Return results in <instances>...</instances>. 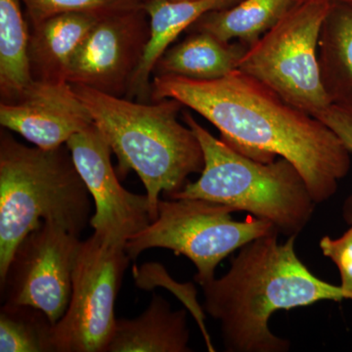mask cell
Listing matches in <instances>:
<instances>
[{"mask_svg": "<svg viewBox=\"0 0 352 352\" xmlns=\"http://www.w3.org/2000/svg\"><path fill=\"white\" fill-rule=\"evenodd\" d=\"M164 98L200 113L245 156L265 163L288 160L316 204L330 200L351 170V153L332 129L239 69L212 80L154 76L151 101Z\"/></svg>", "mask_w": 352, "mask_h": 352, "instance_id": "6da1fadb", "label": "cell"}, {"mask_svg": "<svg viewBox=\"0 0 352 352\" xmlns=\"http://www.w3.org/2000/svg\"><path fill=\"white\" fill-rule=\"evenodd\" d=\"M276 228L241 248L226 274L201 286L204 310L220 323L228 352H287L291 342L271 332L279 310L323 300H352L337 285L312 274L296 252L298 236L278 241Z\"/></svg>", "mask_w": 352, "mask_h": 352, "instance_id": "7a4b0ae2", "label": "cell"}, {"mask_svg": "<svg viewBox=\"0 0 352 352\" xmlns=\"http://www.w3.org/2000/svg\"><path fill=\"white\" fill-rule=\"evenodd\" d=\"M73 87L117 157L118 176L126 177L134 170L140 177L154 221L161 194L168 198L182 191L188 176L201 173L205 166L200 141L178 120L184 106L173 98L133 102L91 88Z\"/></svg>", "mask_w": 352, "mask_h": 352, "instance_id": "3957f363", "label": "cell"}, {"mask_svg": "<svg viewBox=\"0 0 352 352\" xmlns=\"http://www.w3.org/2000/svg\"><path fill=\"white\" fill-rule=\"evenodd\" d=\"M89 192L66 144L41 149L0 131V280L23 239L43 222L80 237L91 219Z\"/></svg>", "mask_w": 352, "mask_h": 352, "instance_id": "277c9868", "label": "cell"}, {"mask_svg": "<svg viewBox=\"0 0 352 352\" xmlns=\"http://www.w3.org/2000/svg\"><path fill=\"white\" fill-rule=\"evenodd\" d=\"M183 120L203 148L201 176L166 199H201L244 210L271 222L285 237L298 236L316 205L305 178L288 160L256 161L215 138L191 113Z\"/></svg>", "mask_w": 352, "mask_h": 352, "instance_id": "5b68a950", "label": "cell"}, {"mask_svg": "<svg viewBox=\"0 0 352 352\" xmlns=\"http://www.w3.org/2000/svg\"><path fill=\"white\" fill-rule=\"evenodd\" d=\"M235 212L201 199L160 200L157 219L127 241L126 251L135 259L153 248L171 250L194 263V279L204 286L214 279L215 270L229 254L276 228L251 214L243 221L234 220Z\"/></svg>", "mask_w": 352, "mask_h": 352, "instance_id": "8992f818", "label": "cell"}, {"mask_svg": "<svg viewBox=\"0 0 352 352\" xmlns=\"http://www.w3.org/2000/svg\"><path fill=\"white\" fill-rule=\"evenodd\" d=\"M331 4L296 3L248 48L238 66L287 103L314 118L332 105L322 82L318 58L321 30Z\"/></svg>", "mask_w": 352, "mask_h": 352, "instance_id": "52a82bcc", "label": "cell"}, {"mask_svg": "<svg viewBox=\"0 0 352 352\" xmlns=\"http://www.w3.org/2000/svg\"><path fill=\"white\" fill-rule=\"evenodd\" d=\"M131 261L126 245L95 234L82 241L71 300L53 329L54 352H107L117 324L116 300Z\"/></svg>", "mask_w": 352, "mask_h": 352, "instance_id": "ba28073f", "label": "cell"}, {"mask_svg": "<svg viewBox=\"0 0 352 352\" xmlns=\"http://www.w3.org/2000/svg\"><path fill=\"white\" fill-rule=\"evenodd\" d=\"M80 244L63 227L43 222L18 245L0 280L3 303L38 308L55 325L71 300Z\"/></svg>", "mask_w": 352, "mask_h": 352, "instance_id": "9c48e42d", "label": "cell"}, {"mask_svg": "<svg viewBox=\"0 0 352 352\" xmlns=\"http://www.w3.org/2000/svg\"><path fill=\"white\" fill-rule=\"evenodd\" d=\"M149 39L150 20L144 4L104 16L76 51L68 82L126 97Z\"/></svg>", "mask_w": 352, "mask_h": 352, "instance_id": "30bf717a", "label": "cell"}, {"mask_svg": "<svg viewBox=\"0 0 352 352\" xmlns=\"http://www.w3.org/2000/svg\"><path fill=\"white\" fill-rule=\"evenodd\" d=\"M66 145L94 201L89 222L94 234L111 244L126 245L153 221L147 195L131 193L120 184L111 161L112 149L94 122Z\"/></svg>", "mask_w": 352, "mask_h": 352, "instance_id": "8fae6325", "label": "cell"}, {"mask_svg": "<svg viewBox=\"0 0 352 352\" xmlns=\"http://www.w3.org/2000/svg\"><path fill=\"white\" fill-rule=\"evenodd\" d=\"M0 124L41 149H55L94 124L85 104L67 82L32 83L19 101L0 103Z\"/></svg>", "mask_w": 352, "mask_h": 352, "instance_id": "7c38bea8", "label": "cell"}, {"mask_svg": "<svg viewBox=\"0 0 352 352\" xmlns=\"http://www.w3.org/2000/svg\"><path fill=\"white\" fill-rule=\"evenodd\" d=\"M241 0H147L144 8L150 20V39L144 56L132 78L126 98L139 102L151 101L153 71L157 60L182 32L210 11L235 6Z\"/></svg>", "mask_w": 352, "mask_h": 352, "instance_id": "4fadbf2b", "label": "cell"}, {"mask_svg": "<svg viewBox=\"0 0 352 352\" xmlns=\"http://www.w3.org/2000/svg\"><path fill=\"white\" fill-rule=\"evenodd\" d=\"M100 18L94 14L64 13L30 27L29 56L34 80L68 82L72 60Z\"/></svg>", "mask_w": 352, "mask_h": 352, "instance_id": "5bb4252c", "label": "cell"}, {"mask_svg": "<svg viewBox=\"0 0 352 352\" xmlns=\"http://www.w3.org/2000/svg\"><path fill=\"white\" fill-rule=\"evenodd\" d=\"M187 309L173 311L163 296L133 319H117L107 352H190Z\"/></svg>", "mask_w": 352, "mask_h": 352, "instance_id": "9a60e30c", "label": "cell"}, {"mask_svg": "<svg viewBox=\"0 0 352 352\" xmlns=\"http://www.w3.org/2000/svg\"><path fill=\"white\" fill-rule=\"evenodd\" d=\"M190 34L162 55L152 78L168 75L199 80H217L238 69L249 48L240 41L226 43L208 32L191 31Z\"/></svg>", "mask_w": 352, "mask_h": 352, "instance_id": "2e32d148", "label": "cell"}, {"mask_svg": "<svg viewBox=\"0 0 352 352\" xmlns=\"http://www.w3.org/2000/svg\"><path fill=\"white\" fill-rule=\"evenodd\" d=\"M318 58L331 104L352 116V6L331 4L321 30Z\"/></svg>", "mask_w": 352, "mask_h": 352, "instance_id": "e0dca14e", "label": "cell"}, {"mask_svg": "<svg viewBox=\"0 0 352 352\" xmlns=\"http://www.w3.org/2000/svg\"><path fill=\"white\" fill-rule=\"evenodd\" d=\"M294 0H241L235 6L210 11L188 31H203L232 43L236 39L251 47L295 6Z\"/></svg>", "mask_w": 352, "mask_h": 352, "instance_id": "ac0fdd59", "label": "cell"}, {"mask_svg": "<svg viewBox=\"0 0 352 352\" xmlns=\"http://www.w3.org/2000/svg\"><path fill=\"white\" fill-rule=\"evenodd\" d=\"M20 0H0V98L13 104L22 99L34 82L30 63L31 28Z\"/></svg>", "mask_w": 352, "mask_h": 352, "instance_id": "d6986e66", "label": "cell"}, {"mask_svg": "<svg viewBox=\"0 0 352 352\" xmlns=\"http://www.w3.org/2000/svg\"><path fill=\"white\" fill-rule=\"evenodd\" d=\"M54 324L31 305H7L0 310V351L54 352Z\"/></svg>", "mask_w": 352, "mask_h": 352, "instance_id": "ffe728a7", "label": "cell"}, {"mask_svg": "<svg viewBox=\"0 0 352 352\" xmlns=\"http://www.w3.org/2000/svg\"><path fill=\"white\" fill-rule=\"evenodd\" d=\"M25 7L30 27L59 14L80 12L104 17L110 14L138 8L144 0H20Z\"/></svg>", "mask_w": 352, "mask_h": 352, "instance_id": "44dd1931", "label": "cell"}, {"mask_svg": "<svg viewBox=\"0 0 352 352\" xmlns=\"http://www.w3.org/2000/svg\"><path fill=\"white\" fill-rule=\"evenodd\" d=\"M349 228L339 238L324 236L319 242L322 254L330 258L340 272V285L352 300V220Z\"/></svg>", "mask_w": 352, "mask_h": 352, "instance_id": "7402d4cb", "label": "cell"}, {"mask_svg": "<svg viewBox=\"0 0 352 352\" xmlns=\"http://www.w3.org/2000/svg\"><path fill=\"white\" fill-rule=\"evenodd\" d=\"M315 118L324 122L329 129H332L346 146L347 149L352 153V116L351 113L331 105Z\"/></svg>", "mask_w": 352, "mask_h": 352, "instance_id": "603a6c76", "label": "cell"}, {"mask_svg": "<svg viewBox=\"0 0 352 352\" xmlns=\"http://www.w3.org/2000/svg\"><path fill=\"white\" fill-rule=\"evenodd\" d=\"M342 219L344 221L349 222L352 220V194L347 197L342 204Z\"/></svg>", "mask_w": 352, "mask_h": 352, "instance_id": "cb8c5ba5", "label": "cell"}, {"mask_svg": "<svg viewBox=\"0 0 352 352\" xmlns=\"http://www.w3.org/2000/svg\"><path fill=\"white\" fill-rule=\"evenodd\" d=\"M309 1H325L329 2V3H342L352 6V0H294L295 3H303V2Z\"/></svg>", "mask_w": 352, "mask_h": 352, "instance_id": "d4e9b609", "label": "cell"}, {"mask_svg": "<svg viewBox=\"0 0 352 352\" xmlns=\"http://www.w3.org/2000/svg\"><path fill=\"white\" fill-rule=\"evenodd\" d=\"M147 0H144V2ZM171 1H193V0H171Z\"/></svg>", "mask_w": 352, "mask_h": 352, "instance_id": "484cf974", "label": "cell"}]
</instances>
